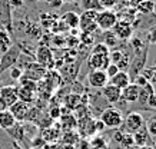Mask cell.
<instances>
[{
    "label": "cell",
    "instance_id": "obj_1",
    "mask_svg": "<svg viewBox=\"0 0 156 149\" xmlns=\"http://www.w3.org/2000/svg\"><path fill=\"white\" fill-rule=\"evenodd\" d=\"M147 52H149V43H146L139 50H135V55L132 56L130 63H129V72H128L132 82L133 79L137 75H140V72L145 69V65H146V60H147Z\"/></svg>",
    "mask_w": 156,
    "mask_h": 149
},
{
    "label": "cell",
    "instance_id": "obj_2",
    "mask_svg": "<svg viewBox=\"0 0 156 149\" xmlns=\"http://www.w3.org/2000/svg\"><path fill=\"white\" fill-rule=\"evenodd\" d=\"M100 120L103 122V125L109 129H119L123 123V113L119 111L118 108H106L100 113Z\"/></svg>",
    "mask_w": 156,
    "mask_h": 149
},
{
    "label": "cell",
    "instance_id": "obj_3",
    "mask_svg": "<svg viewBox=\"0 0 156 149\" xmlns=\"http://www.w3.org/2000/svg\"><path fill=\"white\" fill-rule=\"evenodd\" d=\"M119 20V15L112 9H102L100 12H98L96 16V24H98V29L103 30H112L116 22Z\"/></svg>",
    "mask_w": 156,
    "mask_h": 149
},
{
    "label": "cell",
    "instance_id": "obj_4",
    "mask_svg": "<svg viewBox=\"0 0 156 149\" xmlns=\"http://www.w3.org/2000/svg\"><path fill=\"white\" fill-rule=\"evenodd\" d=\"M142 126H145V119L140 115V112L132 111L129 113H126V116H123V123L120 126V129H123L128 133H135Z\"/></svg>",
    "mask_w": 156,
    "mask_h": 149
},
{
    "label": "cell",
    "instance_id": "obj_5",
    "mask_svg": "<svg viewBox=\"0 0 156 149\" xmlns=\"http://www.w3.org/2000/svg\"><path fill=\"white\" fill-rule=\"evenodd\" d=\"M96 16H98V12L95 10H83L82 15H79V27L83 33L93 34L98 30Z\"/></svg>",
    "mask_w": 156,
    "mask_h": 149
},
{
    "label": "cell",
    "instance_id": "obj_6",
    "mask_svg": "<svg viewBox=\"0 0 156 149\" xmlns=\"http://www.w3.org/2000/svg\"><path fill=\"white\" fill-rule=\"evenodd\" d=\"M20 55H22V52H20V48L17 44H13L9 50H6L0 56V75L5 72V70L10 69L12 66H14L17 63V60H19Z\"/></svg>",
    "mask_w": 156,
    "mask_h": 149
},
{
    "label": "cell",
    "instance_id": "obj_7",
    "mask_svg": "<svg viewBox=\"0 0 156 149\" xmlns=\"http://www.w3.org/2000/svg\"><path fill=\"white\" fill-rule=\"evenodd\" d=\"M0 24L10 34L13 33V17H12L9 0H0Z\"/></svg>",
    "mask_w": 156,
    "mask_h": 149
},
{
    "label": "cell",
    "instance_id": "obj_8",
    "mask_svg": "<svg viewBox=\"0 0 156 149\" xmlns=\"http://www.w3.org/2000/svg\"><path fill=\"white\" fill-rule=\"evenodd\" d=\"M112 32L115 33V36L119 39V40H128V39L132 37L133 34V27H132V23L129 20H118L116 24L112 27Z\"/></svg>",
    "mask_w": 156,
    "mask_h": 149
},
{
    "label": "cell",
    "instance_id": "obj_9",
    "mask_svg": "<svg viewBox=\"0 0 156 149\" xmlns=\"http://www.w3.org/2000/svg\"><path fill=\"white\" fill-rule=\"evenodd\" d=\"M17 87L16 86H3L0 87V105L5 109H9L14 102H17Z\"/></svg>",
    "mask_w": 156,
    "mask_h": 149
},
{
    "label": "cell",
    "instance_id": "obj_10",
    "mask_svg": "<svg viewBox=\"0 0 156 149\" xmlns=\"http://www.w3.org/2000/svg\"><path fill=\"white\" fill-rule=\"evenodd\" d=\"M34 59L43 67L53 69V66H55V58L52 55V50L48 46H39L37 50H36V55H34Z\"/></svg>",
    "mask_w": 156,
    "mask_h": 149
},
{
    "label": "cell",
    "instance_id": "obj_11",
    "mask_svg": "<svg viewBox=\"0 0 156 149\" xmlns=\"http://www.w3.org/2000/svg\"><path fill=\"white\" fill-rule=\"evenodd\" d=\"M23 76H26L30 80H42L43 77L46 76V67H43L42 65H39L37 62H30L29 65H26L23 70Z\"/></svg>",
    "mask_w": 156,
    "mask_h": 149
},
{
    "label": "cell",
    "instance_id": "obj_12",
    "mask_svg": "<svg viewBox=\"0 0 156 149\" xmlns=\"http://www.w3.org/2000/svg\"><path fill=\"white\" fill-rule=\"evenodd\" d=\"M87 80H89V85L92 87L102 89V87H105L109 83V77H108V75L105 73V70L96 69V70H89V73H87Z\"/></svg>",
    "mask_w": 156,
    "mask_h": 149
},
{
    "label": "cell",
    "instance_id": "obj_13",
    "mask_svg": "<svg viewBox=\"0 0 156 149\" xmlns=\"http://www.w3.org/2000/svg\"><path fill=\"white\" fill-rule=\"evenodd\" d=\"M102 96L109 105H116L119 99H120V96H122V90L119 87L108 83L105 87H102Z\"/></svg>",
    "mask_w": 156,
    "mask_h": 149
},
{
    "label": "cell",
    "instance_id": "obj_14",
    "mask_svg": "<svg viewBox=\"0 0 156 149\" xmlns=\"http://www.w3.org/2000/svg\"><path fill=\"white\" fill-rule=\"evenodd\" d=\"M29 109H30V106H29L27 103L22 102V101L14 102L13 105L9 108L10 113L13 115V118L16 119V122H23V120H26V116H27Z\"/></svg>",
    "mask_w": 156,
    "mask_h": 149
},
{
    "label": "cell",
    "instance_id": "obj_15",
    "mask_svg": "<svg viewBox=\"0 0 156 149\" xmlns=\"http://www.w3.org/2000/svg\"><path fill=\"white\" fill-rule=\"evenodd\" d=\"M110 63L109 60V56H100V55H90L87 58V66H89L90 70H96V69H100V70H105L108 65Z\"/></svg>",
    "mask_w": 156,
    "mask_h": 149
},
{
    "label": "cell",
    "instance_id": "obj_16",
    "mask_svg": "<svg viewBox=\"0 0 156 149\" xmlns=\"http://www.w3.org/2000/svg\"><path fill=\"white\" fill-rule=\"evenodd\" d=\"M139 89L140 87L137 86V85H135V83H129L126 87H123L122 89V99L126 103H136L137 98H139Z\"/></svg>",
    "mask_w": 156,
    "mask_h": 149
},
{
    "label": "cell",
    "instance_id": "obj_17",
    "mask_svg": "<svg viewBox=\"0 0 156 149\" xmlns=\"http://www.w3.org/2000/svg\"><path fill=\"white\" fill-rule=\"evenodd\" d=\"M133 136V142H135V146L137 148H142V146H149L152 144L151 140V135L147 133V130L145 126H142L139 130H136L135 133H132Z\"/></svg>",
    "mask_w": 156,
    "mask_h": 149
},
{
    "label": "cell",
    "instance_id": "obj_18",
    "mask_svg": "<svg viewBox=\"0 0 156 149\" xmlns=\"http://www.w3.org/2000/svg\"><path fill=\"white\" fill-rule=\"evenodd\" d=\"M109 83H110V85H113V86H116V87H119V89L122 90L123 87H126L129 83H132V80H130V76H129L128 72H125V70H119L113 77H110V79H109Z\"/></svg>",
    "mask_w": 156,
    "mask_h": 149
},
{
    "label": "cell",
    "instance_id": "obj_19",
    "mask_svg": "<svg viewBox=\"0 0 156 149\" xmlns=\"http://www.w3.org/2000/svg\"><path fill=\"white\" fill-rule=\"evenodd\" d=\"M153 92H155V87H153V85H152L151 82L146 83L143 87L139 89V98H137L136 103L139 105V108H140L142 111H147L146 109V101H147V98L151 96Z\"/></svg>",
    "mask_w": 156,
    "mask_h": 149
},
{
    "label": "cell",
    "instance_id": "obj_20",
    "mask_svg": "<svg viewBox=\"0 0 156 149\" xmlns=\"http://www.w3.org/2000/svg\"><path fill=\"white\" fill-rule=\"evenodd\" d=\"M14 125H16V119L10 113L9 109H2L0 111V129L7 130L10 128H13Z\"/></svg>",
    "mask_w": 156,
    "mask_h": 149
},
{
    "label": "cell",
    "instance_id": "obj_21",
    "mask_svg": "<svg viewBox=\"0 0 156 149\" xmlns=\"http://www.w3.org/2000/svg\"><path fill=\"white\" fill-rule=\"evenodd\" d=\"M62 22L65 23L67 29H77L79 27V15L76 12H66L65 15L62 16Z\"/></svg>",
    "mask_w": 156,
    "mask_h": 149
},
{
    "label": "cell",
    "instance_id": "obj_22",
    "mask_svg": "<svg viewBox=\"0 0 156 149\" xmlns=\"http://www.w3.org/2000/svg\"><path fill=\"white\" fill-rule=\"evenodd\" d=\"M12 46H13V40H12L10 33L0 26V53L3 55V53H5L6 50H9Z\"/></svg>",
    "mask_w": 156,
    "mask_h": 149
},
{
    "label": "cell",
    "instance_id": "obj_23",
    "mask_svg": "<svg viewBox=\"0 0 156 149\" xmlns=\"http://www.w3.org/2000/svg\"><path fill=\"white\" fill-rule=\"evenodd\" d=\"M17 99L24 103H32V102L36 101V92L30 90V89H26V87L19 86L17 87Z\"/></svg>",
    "mask_w": 156,
    "mask_h": 149
},
{
    "label": "cell",
    "instance_id": "obj_24",
    "mask_svg": "<svg viewBox=\"0 0 156 149\" xmlns=\"http://www.w3.org/2000/svg\"><path fill=\"white\" fill-rule=\"evenodd\" d=\"M155 7H156V5L153 0H142V2L137 5L136 10L140 15H151V13L155 12Z\"/></svg>",
    "mask_w": 156,
    "mask_h": 149
},
{
    "label": "cell",
    "instance_id": "obj_25",
    "mask_svg": "<svg viewBox=\"0 0 156 149\" xmlns=\"http://www.w3.org/2000/svg\"><path fill=\"white\" fill-rule=\"evenodd\" d=\"M80 7L83 10H95V12L102 10L99 0H80Z\"/></svg>",
    "mask_w": 156,
    "mask_h": 149
},
{
    "label": "cell",
    "instance_id": "obj_26",
    "mask_svg": "<svg viewBox=\"0 0 156 149\" xmlns=\"http://www.w3.org/2000/svg\"><path fill=\"white\" fill-rule=\"evenodd\" d=\"M103 40H105V44H106L109 49L116 48V44H118V42H119V39L115 36V33L112 32V30H106V32H103Z\"/></svg>",
    "mask_w": 156,
    "mask_h": 149
},
{
    "label": "cell",
    "instance_id": "obj_27",
    "mask_svg": "<svg viewBox=\"0 0 156 149\" xmlns=\"http://www.w3.org/2000/svg\"><path fill=\"white\" fill-rule=\"evenodd\" d=\"M110 49L105 43H96L92 49V55H100V56H109Z\"/></svg>",
    "mask_w": 156,
    "mask_h": 149
},
{
    "label": "cell",
    "instance_id": "obj_28",
    "mask_svg": "<svg viewBox=\"0 0 156 149\" xmlns=\"http://www.w3.org/2000/svg\"><path fill=\"white\" fill-rule=\"evenodd\" d=\"M9 75H10V77H12L13 80H19L20 77L23 76V69H22L19 65H14V66L10 67Z\"/></svg>",
    "mask_w": 156,
    "mask_h": 149
},
{
    "label": "cell",
    "instance_id": "obj_29",
    "mask_svg": "<svg viewBox=\"0 0 156 149\" xmlns=\"http://www.w3.org/2000/svg\"><path fill=\"white\" fill-rule=\"evenodd\" d=\"M145 128H146L147 133L151 135V136H155L156 138V118H152V119L147 120Z\"/></svg>",
    "mask_w": 156,
    "mask_h": 149
},
{
    "label": "cell",
    "instance_id": "obj_30",
    "mask_svg": "<svg viewBox=\"0 0 156 149\" xmlns=\"http://www.w3.org/2000/svg\"><path fill=\"white\" fill-rule=\"evenodd\" d=\"M118 72H119V67L116 66L115 63H109V65H108V67L105 69V73L108 75V77H109V79H110V77H113V76H115V75H116V73H118Z\"/></svg>",
    "mask_w": 156,
    "mask_h": 149
},
{
    "label": "cell",
    "instance_id": "obj_31",
    "mask_svg": "<svg viewBox=\"0 0 156 149\" xmlns=\"http://www.w3.org/2000/svg\"><path fill=\"white\" fill-rule=\"evenodd\" d=\"M146 109L147 111H155L156 109V92H153L146 101Z\"/></svg>",
    "mask_w": 156,
    "mask_h": 149
},
{
    "label": "cell",
    "instance_id": "obj_32",
    "mask_svg": "<svg viewBox=\"0 0 156 149\" xmlns=\"http://www.w3.org/2000/svg\"><path fill=\"white\" fill-rule=\"evenodd\" d=\"M147 43L149 44H156V26L151 27V29L147 30Z\"/></svg>",
    "mask_w": 156,
    "mask_h": 149
},
{
    "label": "cell",
    "instance_id": "obj_33",
    "mask_svg": "<svg viewBox=\"0 0 156 149\" xmlns=\"http://www.w3.org/2000/svg\"><path fill=\"white\" fill-rule=\"evenodd\" d=\"M99 3L102 6V9H112L118 3V0H99Z\"/></svg>",
    "mask_w": 156,
    "mask_h": 149
},
{
    "label": "cell",
    "instance_id": "obj_34",
    "mask_svg": "<svg viewBox=\"0 0 156 149\" xmlns=\"http://www.w3.org/2000/svg\"><path fill=\"white\" fill-rule=\"evenodd\" d=\"M10 9H22L24 6V0H9Z\"/></svg>",
    "mask_w": 156,
    "mask_h": 149
},
{
    "label": "cell",
    "instance_id": "obj_35",
    "mask_svg": "<svg viewBox=\"0 0 156 149\" xmlns=\"http://www.w3.org/2000/svg\"><path fill=\"white\" fill-rule=\"evenodd\" d=\"M92 34L89 33H83L82 32V36H80V40H82V43H85V44H92L93 43V39L90 37Z\"/></svg>",
    "mask_w": 156,
    "mask_h": 149
},
{
    "label": "cell",
    "instance_id": "obj_36",
    "mask_svg": "<svg viewBox=\"0 0 156 149\" xmlns=\"http://www.w3.org/2000/svg\"><path fill=\"white\" fill-rule=\"evenodd\" d=\"M105 128H106V126L103 125V122H102L100 119L95 122V130H96V133H100V132H103Z\"/></svg>",
    "mask_w": 156,
    "mask_h": 149
},
{
    "label": "cell",
    "instance_id": "obj_37",
    "mask_svg": "<svg viewBox=\"0 0 156 149\" xmlns=\"http://www.w3.org/2000/svg\"><path fill=\"white\" fill-rule=\"evenodd\" d=\"M36 2H37V0H24V6H27L29 9H34Z\"/></svg>",
    "mask_w": 156,
    "mask_h": 149
},
{
    "label": "cell",
    "instance_id": "obj_38",
    "mask_svg": "<svg viewBox=\"0 0 156 149\" xmlns=\"http://www.w3.org/2000/svg\"><path fill=\"white\" fill-rule=\"evenodd\" d=\"M62 5H63L62 0H52V2H50V6H52L53 9H57V7H60Z\"/></svg>",
    "mask_w": 156,
    "mask_h": 149
},
{
    "label": "cell",
    "instance_id": "obj_39",
    "mask_svg": "<svg viewBox=\"0 0 156 149\" xmlns=\"http://www.w3.org/2000/svg\"><path fill=\"white\" fill-rule=\"evenodd\" d=\"M53 118V119H56L57 116H60V109H59V108H56V109H53L52 111V115H50Z\"/></svg>",
    "mask_w": 156,
    "mask_h": 149
},
{
    "label": "cell",
    "instance_id": "obj_40",
    "mask_svg": "<svg viewBox=\"0 0 156 149\" xmlns=\"http://www.w3.org/2000/svg\"><path fill=\"white\" fill-rule=\"evenodd\" d=\"M153 67V75H152V82H155L156 83V67L155 66H152Z\"/></svg>",
    "mask_w": 156,
    "mask_h": 149
},
{
    "label": "cell",
    "instance_id": "obj_41",
    "mask_svg": "<svg viewBox=\"0 0 156 149\" xmlns=\"http://www.w3.org/2000/svg\"><path fill=\"white\" fill-rule=\"evenodd\" d=\"M137 149H153V148H152V145H149V146H142V148H137Z\"/></svg>",
    "mask_w": 156,
    "mask_h": 149
},
{
    "label": "cell",
    "instance_id": "obj_42",
    "mask_svg": "<svg viewBox=\"0 0 156 149\" xmlns=\"http://www.w3.org/2000/svg\"><path fill=\"white\" fill-rule=\"evenodd\" d=\"M12 149H22V146H19V145H16V144H14V146H13Z\"/></svg>",
    "mask_w": 156,
    "mask_h": 149
},
{
    "label": "cell",
    "instance_id": "obj_43",
    "mask_svg": "<svg viewBox=\"0 0 156 149\" xmlns=\"http://www.w3.org/2000/svg\"><path fill=\"white\" fill-rule=\"evenodd\" d=\"M63 3H69V2H73V0H62Z\"/></svg>",
    "mask_w": 156,
    "mask_h": 149
},
{
    "label": "cell",
    "instance_id": "obj_44",
    "mask_svg": "<svg viewBox=\"0 0 156 149\" xmlns=\"http://www.w3.org/2000/svg\"><path fill=\"white\" fill-rule=\"evenodd\" d=\"M153 146H155V149H156V138H155V140H153Z\"/></svg>",
    "mask_w": 156,
    "mask_h": 149
},
{
    "label": "cell",
    "instance_id": "obj_45",
    "mask_svg": "<svg viewBox=\"0 0 156 149\" xmlns=\"http://www.w3.org/2000/svg\"><path fill=\"white\" fill-rule=\"evenodd\" d=\"M39 2H46V0H39Z\"/></svg>",
    "mask_w": 156,
    "mask_h": 149
},
{
    "label": "cell",
    "instance_id": "obj_46",
    "mask_svg": "<svg viewBox=\"0 0 156 149\" xmlns=\"http://www.w3.org/2000/svg\"><path fill=\"white\" fill-rule=\"evenodd\" d=\"M33 149H37V148H33Z\"/></svg>",
    "mask_w": 156,
    "mask_h": 149
},
{
    "label": "cell",
    "instance_id": "obj_47",
    "mask_svg": "<svg viewBox=\"0 0 156 149\" xmlns=\"http://www.w3.org/2000/svg\"><path fill=\"white\" fill-rule=\"evenodd\" d=\"M155 113H156V109H155Z\"/></svg>",
    "mask_w": 156,
    "mask_h": 149
},
{
    "label": "cell",
    "instance_id": "obj_48",
    "mask_svg": "<svg viewBox=\"0 0 156 149\" xmlns=\"http://www.w3.org/2000/svg\"><path fill=\"white\" fill-rule=\"evenodd\" d=\"M155 67H156V63H155Z\"/></svg>",
    "mask_w": 156,
    "mask_h": 149
}]
</instances>
